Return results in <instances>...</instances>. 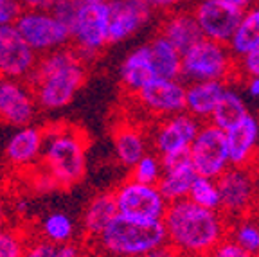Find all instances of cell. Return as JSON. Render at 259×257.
<instances>
[{
	"instance_id": "obj_18",
	"label": "cell",
	"mask_w": 259,
	"mask_h": 257,
	"mask_svg": "<svg viewBox=\"0 0 259 257\" xmlns=\"http://www.w3.org/2000/svg\"><path fill=\"white\" fill-rule=\"evenodd\" d=\"M225 141L232 167H248L259 155V119L247 113L225 130Z\"/></svg>"
},
{
	"instance_id": "obj_8",
	"label": "cell",
	"mask_w": 259,
	"mask_h": 257,
	"mask_svg": "<svg viewBox=\"0 0 259 257\" xmlns=\"http://www.w3.org/2000/svg\"><path fill=\"white\" fill-rule=\"evenodd\" d=\"M112 194L117 207V214L134 218V220L162 221L169 205L157 185L142 184L130 177L121 182L112 191Z\"/></svg>"
},
{
	"instance_id": "obj_36",
	"label": "cell",
	"mask_w": 259,
	"mask_h": 257,
	"mask_svg": "<svg viewBox=\"0 0 259 257\" xmlns=\"http://www.w3.org/2000/svg\"><path fill=\"white\" fill-rule=\"evenodd\" d=\"M236 72L243 74L245 77L259 76V47L248 51L241 58H236Z\"/></svg>"
},
{
	"instance_id": "obj_1",
	"label": "cell",
	"mask_w": 259,
	"mask_h": 257,
	"mask_svg": "<svg viewBox=\"0 0 259 257\" xmlns=\"http://www.w3.org/2000/svg\"><path fill=\"white\" fill-rule=\"evenodd\" d=\"M162 223L166 243L180 257L209 255L229 229V221L220 210L200 207L189 198L167 205Z\"/></svg>"
},
{
	"instance_id": "obj_45",
	"label": "cell",
	"mask_w": 259,
	"mask_h": 257,
	"mask_svg": "<svg viewBox=\"0 0 259 257\" xmlns=\"http://www.w3.org/2000/svg\"><path fill=\"white\" fill-rule=\"evenodd\" d=\"M202 257H209V255H202Z\"/></svg>"
},
{
	"instance_id": "obj_34",
	"label": "cell",
	"mask_w": 259,
	"mask_h": 257,
	"mask_svg": "<svg viewBox=\"0 0 259 257\" xmlns=\"http://www.w3.org/2000/svg\"><path fill=\"white\" fill-rule=\"evenodd\" d=\"M81 6H83L81 4V0H53V4H51L49 11L53 13L58 20H61L67 27H69V25L72 24L76 13L79 11Z\"/></svg>"
},
{
	"instance_id": "obj_21",
	"label": "cell",
	"mask_w": 259,
	"mask_h": 257,
	"mask_svg": "<svg viewBox=\"0 0 259 257\" xmlns=\"http://www.w3.org/2000/svg\"><path fill=\"white\" fill-rule=\"evenodd\" d=\"M227 89L225 81H193L186 87V108L189 115L194 119L209 121L210 113L214 110L216 103Z\"/></svg>"
},
{
	"instance_id": "obj_2",
	"label": "cell",
	"mask_w": 259,
	"mask_h": 257,
	"mask_svg": "<svg viewBox=\"0 0 259 257\" xmlns=\"http://www.w3.org/2000/svg\"><path fill=\"white\" fill-rule=\"evenodd\" d=\"M85 79L87 63L67 45L41 54L27 83L31 84L38 108L56 112L72 103Z\"/></svg>"
},
{
	"instance_id": "obj_9",
	"label": "cell",
	"mask_w": 259,
	"mask_h": 257,
	"mask_svg": "<svg viewBox=\"0 0 259 257\" xmlns=\"http://www.w3.org/2000/svg\"><path fill=\"white\" fill-rule=\"evenodd\" d=\"M189 158L194 173L198 177L216 180L231 167L227 151L225 132L210 122L202 124L189 146Z\"/></svg>"
},
{
	"instance_id": "obj_3",
	"label": "cell",
	"mask_w": 259,
	"mask_h": 257,
	"mask_svg": "<svg viewBox=\"0 0 259 257\" xmlns=\"http://www.w3.org/2000/svg\"><path fill=\"white\" fill-rule=\"evenodd\" d=\"M89 137L83 130L69 124H54L44 130L41 167L58 189H70L87 173Z\"/></svg>"
},
{
	"instance_id": "obj_41",
	"label": "cell",
	"mask_w": 259,
	"mask_h": 257,
	"mask_svg": "<svg viewBox=\"0 0 259 257\" xmlns=\"http://www.w3.org/2000/svg\"><path fill=\"white\" fill-rule=\"evenodd\" d=\"M247 92L250 97L254 99H259V76H254V77H247Z\"/></svg>"
},
{
	"instance_id": "obj_11",
	"label": "cell",
	"mask_w": 259,
	"mask_h": 257,
	"mask_svg": "<svg viewBox=\"0 0 259 257\" xmlns=\"http://www.w3.org/2000/svg\"><path fill=\"white\" fill-rule=\"evenodd\" d=\"M241 15L243 9L227 0H200L193 11L202 36L225 45L234 34Z\"/></svg>"
},
{
	"instance_id": "obj_5",
	"label": "cell",
	"mask_w": 259,
	"mask_h": 257,
	"mask_svg": "<svg viewBox=\"0 0 259 257\" xmlns=\"http://www.w3.org/2000/svg\"><path fill=\"white\" fill-rule=\"evenodd\" d=\"M236 74V58L225 44L202 38L182 53L180 77L193 81H229Z\"/></svg>"
},
{
	"instance_id": "obj_13",
	"label": "cell",
	"mask_w": 259,
	"mask_h": 257,
	"mask_svg": "<svg viewBox=\"0 0 259 257\" xmlns=\"http://www.w3.org/2000/svg\"><path fill=\"white\" fill-rule=\"evenodd\" d=\"M134 97L142 108L153 115L169 117L186 108V84L180 79L153 77Z\"/></svg>"
},
{
	"instance_id": "obj_40",
	"label": "cell",
	"mask_w": 259,
	"mask_h": 257,
	"mask_svg": "<svg viewBox=\"0 0 259 257\" xmlns=\"http://www.w3.org/2000/svg\"><path fill=\"white\" fill-rule=\"evenodd\" d=\"M141 257H180V255L166 243L164 246H158V248L151 250V252L144 253V255H141Z\"/></svg>"
},
{
	"instance_id": "obj_31",
	"label": "cell",
	"mask_w": 259,
	"mask_h": 257,
	"mask_svg": "<svg viewBox=\"0 0 259 257\" xmlns=\"http://www.w3.org/2000/svg\"><path fill=\"white\" fill-rule=\"evenodd\" d=\"M189 198L193 203L205 207L210 210H220V193H218V184L212 178L205 177H196L189 189Z\"/></svg>"
},
{
	"instance_id": "obj_23",
	"label": "cell",
	"mask_w": 259,
	"mask_h": 257,
	"mask_svg": "<svg viewBox=\"0 0 259 257\" xmlns=\"http://www.w3.org/2000/svg\"><path fill=\"white\" fill-rule=\"evenodd\" d=\"M113 151L117 160L130 169L148 153L146 135L132 122H121L113 128Z\"/></svg>"
},
{
	"instance_id": "obj_42",
	"label": "cell",
	"mask_w": 259,
	"mask_h": 257,
	"mask_svg": "<svg viewBox=\"0 0 259 257\" xmlns=\"http://www.w3.org/2000/svg\"><path fill=\"white\" fill-rule=\"evenodd\" d=\"M6 223H8V205H6V200L0 194V229L6 227Z\"/></svg>"
},
{
	"instance_id": "obj_19",
	"label": "cell",
	"mask_w": 259,
	"mask_h": 257,
	"mask_svg": "<svg viewBox=\"0 0 259 257\" xmlns=\"http://www.w3.org/2000/svg\"><path fill=\"white\" fill-rule=\"evenodd\" d=\"M44 130L25 124L16 128L6 144V160L15 169H34L41 160Z\"/></svg>"
},
{
	"instance_id": "obj_27",
	"label": "cell",
	"mask_w": 259,
	"mask_h": 257,
	"mask_svg": "<svg viewBox=\"0 0 259 257\" xmlns=\"http://www.w3.org/2000/svg\"><path fill=\"white\" fill-rule=\"evenodd\" d=\"M227 47L231 49L234 58H241L248 51L259 47V6L247 8L243 11L241 20Z\"/></svg>"
},
{
	"instance_id": "obj_10",
	"label": "cell",
	"mask_w": 259,
	"mask_h": 257,
	"mask_svg": "<svg viewBox=\"0 0 259 257\" xmlns=\"http://www.w3.org/2000/svg\"><path fill=\"white\" fill-rule=\"evenodd\" d=\"M220 193V212L229 220L250 214L257 196V187L248 167H229L216 178Z\"/></svg>"
},
{
	"instance_id": "obj_26",
	"label": "cell",
	"mask_w": 259,
	"mask_h": 257,
	"mask_svg": "<svg viewBox=\"0 0 259 257\" xmlns=\"http://www.w3.org/2000/svg\"><path fill=\"white\" fill-rule=\"evenodd\" d=\"M247 113H248V106H247L245 97H243L238 90L227 87V89L223 90L220 101L216 103L212 113H210L209 122L225 132V130H229L231 126H234L236 122L241 121Z\"/></svg>"
},
{
	"instance_id": "obj_44",
	"label": "cell",
	"mask_w": 259,
	"mask_h": 257,
	"mask_svg": "<svg viewBox=\"0 0 259 257\" xmlns=\"http://www.w3.org/2000/svg\"><path fill=\"white\" fill-rule=\"evenodd\" d=\"M103 2H108V0H81V4H103Z\"/></svg>"
},
{
	"instance_id": "obj_7",
	"label": "cell",
	"mask_w": 259,
	"mask_h": 257,
	"mask_svg": "<svg viewBox=\"0 0 259 257\" xmlns=\"http://www.w3.org/2000/svg\"><path fill=\"white\" fill-rule=\"evenodd\" d=\"M15 29L38 56L70 45L69 27L49 9L22 11L15 22Z\"/></svg>"
},
{
	"instance_id": "obj_30",
	"label": "cell",
	"mask_w": 259,
	"mask_h": 257,
	"mask_svg": "<svg viewBox=\"0 0 259 257\" xmlns=\"http://www.w3.org/2000/svg\"><path fill=\"white\" fill-rule=\"evenodd\" d=\"M24 257H85V253L74 243L54 245L41 237H34V239L29 237Z\"/></svg>"
},
{
	"instance_id": "obj_35",
	"label": "cell",
	"mask_w": 259,
	"mask_h": 257,
	"mask_svg": "<svg viewBox=\"0 0 259 257\" xmlns=\"http://www.w3.org/2000/svg\"><path fill=\"white\" fill-rule=\"evenodd\" d=\"M209 257H254V255L248 253L243 246H239L232 237L225 236L222 241L212 248Z\"/></svg>"
},
{
	"instance_id": "obj_39",
	"label": "cell",
	"mask_w": 259,
	"mask_h": 257,
	"mask_svg": "<svg viewBox=\"0 0 259 257\" xmlns=\"http://www.w3.org/2000/svg\"><path fill=\"white\" fill-rule=\"evenodd\" d=\"M151 9L157 11H175L178 6L182 4L184 0H146Z\"/></svg>"
},
{
	"instance_id": "obj_24",
	"label": "cell",
	"mask_w": 259,
	"mask_h": 257,
	"mask_svg": "<svg viewBox=\"0 0 259 257\" xmlns=\"http://www.w3.org/2000/svg\"><path fill=\"white\" fill-rule=\"evenodd\" d=\"M115 216H117V207H115V201H113V194H94L89 203H87L83 216H81V229H83V234L87 236V239H90V241L96 239Z\"/></svg>"
},
{
	"instance_id": "obj_37",
	"label": "cell",
	"mask_w": 259,
	"mask_h": 257,
	"mask_svg": "<svg viewBox=\"0 0 259 257\" xmlns=\"http://www.w3.org/2000/svg\"><path fill=\"white\" fill-rule=\"evenodd\" d=\"M20 13L22 9L16 0H0V27L15 25Z\"/></svg>"
},
{
	"instance_id": "obj_22",
	"label": "cell",
	"mask_w": 259,
	"mask_h": 257,
	"mask_svg": "<svg viewBox=\"0 0 259 257\" xmlns=\"http://www.w3.org/2000/svg\"><path fill=\"white\" fill-rule=\"evenodd\" d=\"M160 34L169 40L180 53H186L191 45L203 38L193 13L187 11H171L162 22Z\"/></svg>"
},
{
	"instance_id": "obj_32",
	"label": "cell",
	"mask_w": 259,
	"mask_h": 257,
	"mask_svg": "<svg viewBox=\"0 0 259 257\" xmlns=\"http://www.w3.org/2000/svg\"><path fill=\"white\" fill-rule=\"evenodd\" d=\"M130 171H132L130 178H134V180H137V182H142V184L157 185L162 177L160 157H158L157 153L148 151L144 157H141L132 167H130Z\"/></svg>"
},
{
	"instance_id": "obj_38",
	"label": "cell",
	"mask_w": 259,
	"mask_h": 257,
	"mask_svg": "<svg viewBox=\"0 0 259 257\" xmlns=\"http://www.w3.org/2000/svg\"><path fill=\"white\" fill-rule=\"evenodd\" d=\"M22 11H40V9H49L53 0H16Z\"/></svg>"
},
{
	"instance_id": "obj_4",
	"label": "cell",
	"mask_w": 259,
	"mask_h": 257,
	"mask_svg": "<svg viewBox=\"0 0 259 257\" xmlns=\"http://www.w3.org/2000/svg\"><path fill=\"white\" fill-rule=\"evenodd\" d=\"M166 245V229L162 221H144L134 218H113L92 246L101 257H141Z\"/></svg>"
},
{
	"instance_id": "obj_14",
	"label": "cell",
	"mask_w": 259,
	"mask_h": 257,
	"mask_svg": "<svg viewBox=\"0 0 259 257\" xmlns=\"http://www.w3.org/2000/svg\"><path fill=\"white\" fill-rule=\"evenodd\" d=\"M38 54L22 40L15 25L0 27V77L29 81Z\"/></svg>"
},
{
	"instance_id": "obj_20",
	"label": "cell",
	"mask_w": 259,
	"mask_h": 257,
	"mask_svg": "<svg viewBox=\"0 0 259 257\" xmlns=\"http://www.w3.org/2000/svg\"><path fill=\"white\" fill-rule=\"evenodd\" d=\"M119 74H121V84L132 96H135L153 77H157L148 45H141V47L130 51L122 60Z\"/></svg>"
},
{
	"instance_id": "obj_17",
	"label": "cell",
	"mask_w": 259,
	"mask_h": 257,
	"mask_svg": "<svg viewBox=\"0 0 259 257\" xmlns=\"http://www.w3.org/2000/svg\"><path fill=\"white\" fill-rule=\"evenodd\" d=\"M160 162L162 177L157 187L162 193V196L166 198L167 203H173V201L184 200L189 196L191 185H193L194 178L198 177L191 165L189 149L162 155Z\"/></svg>"
},
{
	"instance_id": "obj_6",
	"label": "cell",
	"mask_w": 259,
	"mask_h": 257,
	"mask_svg": "<svg viewBox=\"0 0 259 257\" xmlns=\"http://www.w3.org/2000/svg\"><path fill=\"white\" fill-rule=\"evenodd\" d=\"M70 31V47L83 60L90 63L110 45V13L108 2L103 4H83L74 16Z\"/></svg>"
},
{
	"instance_id": "obj_43",
	"label": "cell",
	"mask_w": 259,
	"mask_h": 257,
	"mask_svg": "<svg viewBox=\"0 0 259 257\" xmlns=\"http://www.w3.org/2000/svg\"><path fill=\"white\" fill-rule=\"evenodd\" d=\"M227 2H231V4H234L236 8L243 9V11H245L248 6H250V0H227Z\"/></svg>"
},
{
	"instance_id": "obj_12",
	"label": "cell",
	"mask_w": 259,
	"mask_h": 257,
	"mask_svg": "<svg viewBox=\"0 0 259 257\" xmlns=\"http://www.w3.org/2000/svg\"><path fill=\"white\" fill-rule=\"evenodd\" d=\"M36 112V99L27 81L0 77V124L13 128L31 124Z\"/></svg>"
},
{
	"instance_id": "obj_16",
	"label": "cell",
	"mask_w": 259,
	"mask_h": 257,
	"mask_svg": "<svg viewBox=\"0 0 259 257\" xmlns=\"http://www.w3.org/2000/svg\"><path fill=\"white\" fill-rule=\"evenodd\" d=\"M110 45L121 44L135 36L153 16L146 0H108Z\"/></svg>"
},
{
	"instance_id": "obj_25",
	"label": "cell",
	"mask_w": 259,
	"mask_h": 257,
	"mask_svg": "<svg viewBox=\"0 0 259 257\" xmlns=\"http://www.w3.org/2000/svg\"><path fill=\"white\" fill-rule=\"evenodd\" d=\"M151 54V63L155 68L157 77H169V79H180L182 70V53L171 44L169 40L158 32L157 36L148 44Z\"/></svg>"
},
{
	"instance_id": "obj_15",
	"label": "cell",
	"mask_w": 259,
	"mask_h": 257,
	"mask_svg": "<svg viewBox=\"0 0 259 257\" xmlns=\"http://www.w3.org/2000/svg\"><path fill=\"white\" fill-rule=\"evenodd\" d=\"M202 122L194 119L187 112L175 113L169 117H162V121L153 130V148L158 157L167 155V153L184 151L189 149L191 142L198 133Z\"/></svg>"
},
{
	"instance_id": "obj_33",
	"label": "cell",
	"mask_w": 259,
	"mask_h": 257,
	"mask_svg": "<svg viewBox=\"0 0 259 257\" xmlns=\"http://www.w3.org/2000/svg\"><path fill=\"white\" fill-rule=\"evenodd\" d=\"M29 236L16 227L0 229V257H24Z\"/></svg>"
},
{
	"instance_id": "obj_28",
	"label": "cell",
	"mask_w": 259,
	"mask_h": 257,
	"mask_svg": "<svg viewBox=\"0 0 259 257\" xmlns=\"http://www.w3.org/2000/svg\"><path fill=\"white\" fill-rule=\"evenodd\" d=\"M76 236V225L74 220L63 210H54L44 216L40 221V237L54 245H65L72 243Z\"/></svg>"
},
{
	"instance_id": "obj_29",
	"label": "cell",
	"mask_w": 259,
	"mask_h": 257,
	"mask_svg": "<svg viewBox=\"0 0 259 257\" xmlns=\"http://www.w3.org/2000/svg\"><path fill=\"white\" fill-rule=\"evenodd\" d=\"M232 221L234 223L229 225L227 236L232 237L248 253L259 257V220L252 218L250 214H245V216L236 218Z\"/></svg>"
}]
</instances>
